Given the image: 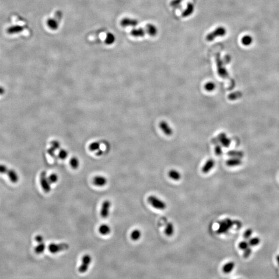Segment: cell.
Returning a JSON list of instances; mask_svg holds the SVG:
<instances>
[{"label":"cell","mask_w":279,"mask_h":279,"mask_svg":"<svg viewBox=\"0 0 279 279\" xmlns=\"http://www.w3.org/2000/svg\"><path fill=\"white\" fill-rule=\"evenodd\" d=\"M115 37L113 34L111 33H109L107 34L105 39V43L107 45H112L115 42Z\"/></svg>","instance_id":"obj_29"},{"label":"cell","mask_w":279,"mask_h":279,"mask_svg":"<svg viewBox=\"0 0 279 279\" xmlns=\"http://www.w3.org/2000/svg\"><path fill=\"white\" fill-rule=\"evenodd\" d=\"M68 155V153L67 151H66L65 149H61L59 152V157L61 159V160H64L67 157Z\"/></svg>","instance_id":"obj_36"},{"label":"cell","mask_w":279,"mask_h":279,"mask_svg":"<svg viewBox=\"0 0 279 279\" xmlns=\"http://www.w3.org/2000/svg\"><path fill=\"white\" fill-rule=\"evenodd\" d=\"M252 252V247L250 246L248 247L247 249L243 251V257L245 259H247L249 257H250Z\"/></svg>","instance_id":"obj_37"},{"label":"cell","mask_w":279,"mask_h":279,"mask_svg":"<svg viewBox=\"0 0 279 279\" xmlns=\"http://www.w3.org/2000/svg\"><path fill=\"white\" fill-rule=\"evenodd\" d=\"M148 202L153 207L159 210H164L167 207L165 203L155 196H151L148 198Z\"/></svg>","instance_id":"obj_3"},{"label":"cell","mask_w":279,"mask_h":279,"mask_svg":"<svg viewBox=\"0 0 279 279\" xmlns=\"http://www.w3.org/2000/svg\"><path fill=\"white\" fill-rule=\"evenodd\" d=\"M160 128L166 135H170L172 134V130L170 127L169 125L165 122H161L160 124Z\"/></svg>","instance_id":"obj_22"},{"label":"cell","mask_w":279,"mask_h":279,"mask_svg":"<svg viewBox=\"0 0 279 279\" xmlns=\"http://www.w3.org/2000/svg\"><path fill=\"white\" fill-rule=\"evenodd\" d=\"M248 242L249 243V245L251 247H255L257 245H259L261 243V239L258 237H251L249 240Z\"/></svg>","instance_id":"obj_27"},{"label":"cell","mask_w":279,"mask_h":279,"mask_svg":"<svg viewBox=\"0 0 279 279\" xmlns=\"http://www.w3.org/2000/svg\"><path fill=\"white\" fill-rule=\"evenodd\" d=\"M92 262V257L90 255H84L82 259V264L79 268V272L83 273L87 271Z\"/></svg>","instance_id":"obj_6"},{"label":"cell","mask_w":279,"mask_h":279,"mask_svg":"<svg viewBox=\"0 0 279 279\" xmlns=\"http://www.w3.org/2000/svg\"><path fill=\"white\" fill-rule=\"evenodd\" d=\"M227 30L225 27H218L214 29V31L207 34V36H206V39L208 41L211 42L214 41L216 38L225 36Z\"/></svg>","instance_id":"obj_1"},{"label":"cell","mask_w":279,"mask_h":279,"mask_svg":"<svg viewBox=\"0 0 279 279\" xmlns=\"http://www.w3.org/2000/svg\"><path fill=\"white\" fill-rule=\"evenodd\" d=\"M215 165V162L212 159H209L205 163L204 165L202 168V172L203 173L207 174L209 172Z\"/></svg>","instance_id":"obj_14"},{"label":"cell","mask_w":279,"mask_h":279,"mask_svg":"<svg viewBox=\"0 0 279 279\" xmlns=\"http://www.w3.org/2000/svg\"><path fill=\"white\" fill-rule=\"evenodd\" d=\"M253 41V37L249 35H245L243 36L241 40V43L245 46H249L252 44Z\"/></svg>","instance_id":"obj_21"},{"label":"cell","mask_w":279,"mask_h":279,"mask_svg":"<svg viewBox=\"0 0 279 279\" xmlns=\"http://www.w3.org/2000/svg\"><path fill=\"white\" fill-rule=\"evenodd\" d=\"M194 10H195V6L193 3L191 2L188 3L187 4V7L186 8V9L182 11V16L184 18L188 17L193 14Z\"/></svg>","instance_id":"obj_12"},{"label":"cell","mask_w":279,"mask_h":279,"mask_svg":"<svg viewBox=\"0 0 279 279\" xmlns=\"http://www.w3.org/2000/svg\"><path fill=\"white\" fill-rule=\"evenodd\" d=\"M174 232V227L172 223L167 224V226L165 229V233L168 236H171L173 235Z\"/></svg>","instance_id":"obj_26"},{"label":"cell","mask_w":279,"mask_h":279,"mask_svg":"<svg viewBox=\"0 0 279 279\" xmlns=\"http://www.w3.org/2000/svg\"><path fill=\"white\" fill-rule=\"evenodd\" d=\"M98 231H99V233L104 236L108 235L109 234H110L111 232V227L108 224H104L100 225L99 226Z\"/></svg>","instance_id":"obj_19"},{"label":"cell","mask_w":279,"mask_h":279,"mask_svg":"<svg viewBox=\"0 0 279 279\" xmlns=\"http://www.w3.org/2000/svg\"><path fill=\"white\" fill-rule=\"evenodd\" d=\"M46 244L44 242L39 243L34 248V251L37 254H40L43 253L46 249Z\"/></svg>","instance_id":"obj_25"},{"label":"cell","mask_w":279,"mask_h":279,"mask_svg":"<svg viewBox=\"0 0 279 279\" xmlns=\"http://www.w3.org/2000/svg\"><path fill=\"white\" fill-rule=\"evenodd\" d=\"M242 163V161L239 158L234 157L227 160L226 161V164L227 166L230 167H236L239 166Z\"/></svg>","instance_id":"obj_17"},{"label":"cell","mask_w":279,"mask_h":279,"mask_svg":"<svg viewBox=\"0 0 279 279\" xmlns=\"http://www.w3.org/2000/svg\"><path fill=\"white\" fill-rule=\"evenodd\" d=\"M231 155L233 156L234 157L241 158L243 156V154L241 151H234L231 153Z\"/></svg>","instance_id":"obj_39"},{"label":"cell","mask_w":279,"mask_h":279,"mask_svg":"<svg viewBox=\"0 0 279 279\" xmlns=\"http://www.w3.org/2000/svg\"><path fill=\"white\" fill-rule=\"evenodd\" d=\"M48 27L52 30H56L59 28V23L55 19L50 18L47 21Z\"/></svg>","instance_id":"obj_20"},{"label":"cell","mask_w":279,"mask_h":279,"mask_svg":"<svg viewBox=\"0 0 279 279\" xmlns=\"http://www.w3.org/2000/svg\"><path fill=\"white\" fill-rule=\"evenodd\" d=\"M276 259H277V263L278 264V265L279 266V254L277 255V257H276Z\"/></svg>","instance_id":"obj_44"},{"label":"cell","mask_w":279,"mask_h":279,"mask_svg":"<svg viewBox=\"0 0 279 279\" xmlns=\"http://www.w3.org/2000/svg\"><path fill=\"white\" fill-rule=\"evenodd\" d=\"M219 140L220 141L221 143L223 145L224 147H228L231 144V140L226 137V135L224 133H221L219 136Z\"/></svg>","instance_id":"obj_23"},{"label":"cell","mask_w":279,"mask_h":279,"mask_svg":"<svg viewBox=\"0 0 279 279\" xmlns=\"http://www.w3.org/2000/svg\"><path fill=\"white\" fill-rule=\"evenodd\" d=\"M48 179H49V182H50L51 184H55L56 182H57V181L59 180V177L56 174L53 173L50 174L48 177Z\"/></svg>","instance_id":"obj_31"},{"label":"cell","mask_w":279,"mask_h":279,"mask_svg":"<svg viewBox=\"0 0 279 279\" xmlns=\"http://www.w3.org/2000/svg\"><path fill=\"white\" fill-rule=\"evenodd\" d=\"M215 88H216L215 84L213 83V82H208V83H207L205 84V90H208V91H209V92H211V91L214 90Z\"/></svg>","instance_id":"obj_35"},{"label":"cell","mask_w":279,"mask_h":279,"mask_svg":"<svg viewBox=\"0 0 279 279\" xmlns=\"http://www.w3.org/2000/svg\"><path fill=\"white\" fill-rule=\"evenodd\" d=\"M23 29L24 28L22 26L16 25L8 27L7 29V32L9 34H17L22 32Z\"/></svg>","instance_id":"obj_16"},{"label":"cell","mask_w":279,"mask_h":279,"mask_svg":"<svg viewBox=\"0 0 279 279\" xmlns=\"http://www.w3.org/2000/svg\"><path fill=\"white\" fill-rule=\"evenodd\" d=\"M233 224V222L230 219H226L223 221L220 224V226L219 227L218 230L217 231V233L218 234H223L224 233L227 232L230 228L232 227Z\"/></svg>","instance_id":"obj_7"},{"label":"cell","mask_w":279,"mask_h":279,"mask_svg":"<svg viewBox=\"0 0 279 279\" xmlns=\"http://www.w3.org/2000/svg\"><path fill=\"white\" fill-rule=\"evenodd\" d=\"M145 31L147 34L151 37H155L157 35L158 29L157 27L151 23H149L145 27Z\"/></svg>","instance_id":"obj_13"},{"label":"cell","mask_w":279,"mask_h":279,"mask_svg":"<svg viewBox=\"0 0 279 279\" xmlns=\"http://www.w3.org/2000/svg\"><path fill=\"white\" fill-rule=\"evenodd\" d=\"M252 234H253V231L251 229H248L247 230H245V232L243 233V235L245 240H248L252 236Z\"/></svg>","instance_id":"obj_33"},{"label":"cell","mask_w":279,"mask_h":279,"mask_svg":"<svg viewBox=\"0 0 279 279\" xmlns=\"http://www.w3.org/2000/svg\"><path fill=\"white\" fill-rule=\"evenodd\" d=\"M35 240H36V242L37 243H43V237L41 235H37L36 237H35Z\"/></svg>","instance_id":"obj_40"},{"label":"cell","mask_w":279,"mask_h":279,"mask_svg":"<svg viewBox=\"0 0 279 279\" xmlns=\"http://www.w3.org/2000/svg\"><path fill=\"white\" fill-rule=\"evenodd\" d=\"M182 0H173L171 1V6L173 7H178L179 5L181 4Z\"/></svg>","instance_id":"obj_38"},{"label":"cell","mask_w":279,"mask_h":279,"mask_svg":"<svg viewBox=\"0 0 279 279\" xmlns=\"http://www.w3.org/2000/svg\"><path fill=\"white\" fill-rule=\"evenodd\" d=\"M222 149L220 147H217L216 149V153L217 155L218 156H220L221 154H222Z\"/></svg>","instance_id":"obj_41"},{"label":"cell","mask_w":279,"mask_h":279,"mask_svg":"<svg viewBox=\"0 0 279 279\" xmlns=\"http://www.w3.org/2000/svg\"><path fill=\"white\" fill-rule=\"evenodd\" d=\"M40 183L43 191L46 193H49L51 188V184L49 181L45 171H43L40 175Z\"/></svg>","instance_id":"obj_5"},{"label":"cell","mask_w":279,"mask_h":279,"mask_svg":"<svg viewBox=\"0 0 279 279\" xmlns=\"http://www.w3.org/2000/svg\"><path fill=\"white\" fill-rule=\"evenodd\" d=\"M60 147V143L59 142H54L52 143V147L54 149H57Z\"/></svg>","instance_id":"obj_42"},{"label":"cell","mask_w":279,"mask_h":279,"mask_svg":"<svg viewBox=\"0 0 279 279\" xmlns=\"http://www.w3.org/2000/svg\"><path fill=\"white\" fill-rule=\"evenodd\" d=\"M0 173L7 174L9 179L13 183H16L19 181V176L16 171L8 169L6 166L3 164H0Z\"/></svg>","instance_id":"obj_2"},{"label":"cell","mask_w":279,"mask_h":279,"mask_svg":"<svg viewBox=\"0 0 279 279\" xmlns=\"http://www.w3.org/2000/svg\"><path fill=\"white\" fill-rule=\"evenodd\" d=\"M146 31L142 28H135L131 31L130 34L135 37H143L145 36Z\"/></svg>","instance_id":"obj_15"},{"label":"cell","mask_w":279,"mask_h":279,"mask_svg":"<svg viewBox=\"0 0 279 279\" xmlns=\"http://www.w3.org/2000/svg\"><path fill=\"white\" fill-rule=\"evenodd\" d=\"M99 148H100V144L98 142H93L90 145V147H89V149L92 151H98Z\"/></svg>","instance_id":"obj_34"},{"label":"cell","mask_w":279,"mask_h":279,"mask_svg":"<svg viewBox=\"0 0 279 279\" xmlns=\"http://www.w3.org/2000/svg\"><path fill=\"white\" fill-rule=\"evenodd\" d=\"M5 92V90L4 88L2 87H1V86H0V95H2L4 94Z\"/></svg>","instance_id":"obj_43"},{"label":"cell","mask_w":279,"mask_h":279,"mask_svg":"<svg viewBox=\"0 0 279 279\" xmlns=\"http://www.w3.org/2000/svg\"><path fill=\"white\" fill-rule=\"evenodd\" d=\"M235 264L234 261H229L223 266L222 271L224 273L226 274L230 273L235 268Z\"/></svg>","instance_id":"obj_18"},{"label":"cell","mask_w":279,"mask_h":279,"mask_svg":"<svg viewBox=\"0 0 279 279\" xmlns=\"http://www.w3.org/2000/svg\"><path fill=\"white\" fill-rule=\"evenodd\" d=\"M70 165L73 169H77L78 168L80 164L79 160L76 157H72L70 160Z\"/></svg>","instance_id":"obj_30"},{"label":"cell","mask_w":279,"mask_h":279,"mask_svg":"<svg viewBox=\"0 0 279 279\" xmlns=\"http://www.w3.org/2000/svg\"><path fill=\"white\" fill-rule=\"evenodd\" d=\"M169 176L171 179L176 181H178L181 178L180 173L175 170H171L169 171Z\"/></svg>","instance_id":"obj_24"},{"label":"cell","mask_w":279,"mask_h":279,"mask_svg":"<svg viewBox=\"0 0 279 279\" xmlns=\"http://www.w3.org/2000/svg\"><path fill=\"white\" fill-rule=\"evenodd\" d=\"M217 65L218 68V72L221 77L226 78L228 76V73L224 67H223V62L221 60L219 55L217 56Z\"/></svg>","instance_id":"obj_9"},{"label":"cell","mask_w":279,"mask_h":279,"mask_svg":"<svg viewBox=\"0 0 279 279\" xmlns=\"http://www.w3.org/2000/svg\"><path fill=\"white\" fill-rule=\"evenodd\" d=\"M107 179L103 176H96L93 178V183L97 187H104L107 183Z\"/></svg>","instance_id":"obj_11"},{"label":"cell","mask_w":279,"mask_h":279,"mask_svg":"<svg viewBox=\"0 0 279 279\" xmlns=\"http://www.w3.org/2000/svg\"><path fill=\"white\" fill-rule=\"evenodd\" d=\"M69 248V245L67 243H52L50 244L48 246V250L53 254L62 252L67 250Z\"/></svg>","instance_id":"obj_4"},{"label":"cell","mask_w":279,"mask_h":279,"mask_svg":"<svg viewBox=\"0 0 279 279\" xmlns=\"http://www.w3.org/2000/svg\"><path fill=\"white\" fill-rule=\"evenodd\" d=\"M111 206V203L110 200H106L102 203L100 210V215L102 218L106 219L108 217Z\"/></svg>","instance_id":"obj_8"},{"label":"cell","mask_w":279,"mask_h":279,"mask_svg":"<svg viewBox=\"0 0 279 279\" xmlns=\"http://www.w3.org/2000/svg\"><path fill=\"white\" fill-rule=\"evenodd\" d=\"M138 21L135 19L130 18H125L123 19L121 21V25L123 27H135L138 25Z\"/></svg>","instance_id":"obj_10"},{"label":"cell","mask_w":279,"mask_h":279,"mask_svg":"<svg viewBox=\"0 0 279 279\" xmlns=\"http://www.w3.org/2000/svg\"><path fill=\"white\" fill-rule=\"evenodd\" d=\"M249 247H250L249 243L248 240H244L242 241H241L240 243H239L238 244L239 248L240 250H243V251L247 249Z\"/></svg>","instance_id":"obj_32"},{"label":"cell","mask_w":279,"mask_h":279,"mask_svg":"<svg viewBox=\"0 0 279 279\" xmlns=\"http://www.w3.org/2000/svg\"><path fill=\"white\" fill-rule=\"evenodd\" d=\"M141 236V232L139 230H133L131 233V238L134 241H137L140 239Z\"/></svg>","instance_id":"obj_28"}]
</instances>
